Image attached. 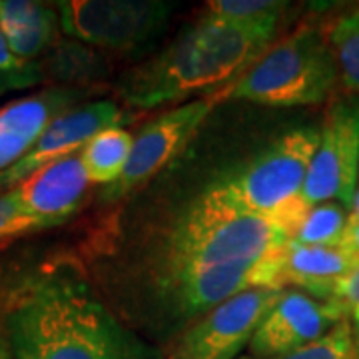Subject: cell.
I'll list each match as a JSON object with an SVG mask.
<instances>
[{"label":"cell","instance_id":"obj_1","mask_svg":"<svg viewBox=\"0 0 359 359\" xmlns=\"http://www.w3.org/2000/svg\"><path fill=\"white\" fill-rule=\"evenodd\" d=\"M14 359H122L138 339L80 283L48 280L8 313Z\"/></svg>","mask_w":359,"mask_h":359},{"label":"cell","instance_id":"obj_2","mask_svg":"<svg viewBox=\"0 0 359 359\" xmlns=\"http://www.w3.org/2000/svg\"><path fill=\"white\" fill-rule=\"evenodd\" d=\"M271 39L204 14L166 50L122 78L120 94L128 106L142 110L182 102L245 72Z\"/></svg>","mask_w":359,"mask_h":359},{"label":"cell","instance_id":"obj_3","mask_svg":"<svg viewBox=\"0 0 359 359\" xmlns=\"http://www.w3.org/2000/svg\"><path fill=\"white\" fill-rule=\"evenodd\" d=\"M290 240L273 222L242 212L205 188L168 231L166 276L257 259Z\"/></svg>","mask_w":359,"mask_h":359},{"label":"cell","instance_id":"obj_4","mask_svg":"<svg viewBox=\"0 0 359 359\" xmlns=\"http://www.w3.org/2000/svg\"><path fill=\"white\" fill-rule=\"evenodd\" d=\"M318 142V126L290 130L208 190L242 212L273 222L294 238L309 210L302 194Z\"/></svg>","mask_w":359,"mask_h":359},{"label":"cell","instance_id":"obj_5","mask_svg":"<svg viewBox=\"0 0 359 359\" xmlns=\"http://www.w3.org/2000/svg\"><path fill=\"white\" fill-rule=\"evenodd\" d=\"M339 80L325 34L304 25L273 44L231 82L224 98L294 108L325 102Z\"/></svg>","mask_w":359,"mask_h":359},{"label":"cell","instance_id":"obj_6","mask_svg":"<svg viewBox=\"0 0 359 359\" xmlns=\"http://www.w3.org/2000/svg\"><path fill=\"white\" fill-rule=\"evenodd\" d=\"M170 2L160 0H66L58 4L60 28L82 44L132 50L166 28Z\"/></svg>","mask_w":359,"mask_h":359},{"label":"cell","instance_id":"obj_7","mask_svg":"<svg viewBox=\"0 0 359 359\" xmlns=\"http://www.w3.org/2000/svg\"><path fill=\"white\" fill-rule=\"evenodd\" d=\"M359 180V102L339 100L330 106L320 126V142L309 164L304 202H337L351 210Z\"/></svg>","mask_w":359,"mask_h":359},{"label":"cell","instance_id":"obj_8","mask_svg":"<svg viewBox=\"0 0 359 359\" xmlns=\"http://www.w3.org/2000/svg\"><path fill=\"white\" fill-rule=\"evenodd\" d=\"M282 290H252L204 313L170 349L166 359H238Z\"/></svg>","mask_w":359,"mask_h":359},{"label":"cell","instance_id":"obj_9","mask_svg":"<svg viewBox=\"0 0 359 359\" xmlns=\"http://www.w3.org/2000/svg\"><path fill=\"white\" fill-rule=\"evenodd\" d=\"M216 98H200L160 114L134 138L128 164L122 176L102 192L104 202H116L140 188L146 180L158 174L168 162L186 148L205 118L214 110Z\"/></svg>","mask_w":359,"mask_h":359},{"label":"cell","instance_id":"obj_10","mask_svg":"<svg viewBox=\"0 0 359 359\" xmlns=\"http://www.w3.org/2000/svg\"><path fill=\"white\" fill-rule=\"evenodd\" d=\"M166 287L176 306L190 316L208 313L226 299L252 290H283L282 250L250 262L166 276Z\"/></svg>","mask_w":359,"mask_h":359},{"label":"cell","instance_id":"obj_11","mask_svg":"<svg viewBox=\"0 0 359 359\" xmlns=\"http://www.w3.org/2000/svg\"><path fill=\"white\" fill-rule=\"evenodd\" d=\"M341 321L347 320L334 304L316 299L299 290H282L254 332L248 346L250 358H278L304 349L330 334Z\"/></svg>","mask_w":359,"mask_h":359},{"label":"cell","instance_id":"obj_12","mask_svg":"<svg viewBox=\"0 0 359 359\" xmlns=\"http://www.w3.org/2000/svg\"><path fill=\"white\" fill-rule=\"evenodd\" d=\"M122 122L124 112L112 100H96L66 110L46 126L22 160L0 172V190L8 192L20 182H25L30 174L39 172L40 168L48 166L66 156L78 154L86 146V142L94 138L98 132L120 126Z\"/></svg>","mask_w":359,"mask_h":359},{"label":"cell","instance_id":"obj_13","mask_svg":"<svg viewBox=\"0 0 359 359\" xmlns=\"http://www.w3.org/2000/svg\"><path fill=\"white\" fill-rule=\"evenodd\" d=\"M88 184L78 152L40 168L8 192L34 230H44L72 218L82 204Z\"/></svg>","mask_w":359,"mask_h":359},{"label":"cell","instance_id":"obj_14","mask_svg":"<svg viewBox=\"0 0 359 359\" xmlns=\"http://www.w3.org/2000/svg\"><path fill=\"white\" fill-rule=\"evenodd\" d=\"M76 90L52 88L0 108V172L22 160L54 118L74 108Z\"/></svg>","mask_w":359,"mask_h":359},{"label":"cell","instance_id":"obj_15","mask_svg":"<svg viewBox=\"0 0 359 359\" xmlns=\"http://www.w3.org/2000/svg\"><path fill=\"white\" fill-rule=\"evenodd\" d=\"M359 262L346 248L306 245L290 240L282 248V283H292L316 299L327 302L337 282Z\"/></svg>","mask_w":359,"mask_h":359},{"label":"cell","instance_id":"obj_16","mask_svg":"<svg viewBox=\"0 0 359 359\" xmlns=\"http://www.w3.org/2000/svg\"><path fill=\"white\" fill-rule=\"evenodd\" d=\"M60 18L52 8L30 0H0V30L14 56L36 58L56 34Z\"/></svg>","mask_w":359,"mask_h":359},{"label":"cell","instance_id":"obj_17","mask_svg":"<svg viewBox=\"0 0 359 359\" xmlns=\"http://www.w3.org/2000/svg\"><path fill=\"white\" fill-rule=\"evenodd\" d=\"M112 65L102 54L88 48L82 42H62L52 52L44 65H30L28 84L42 78H54L58 82L86 84L98 82L110 74Z\"/></svg>","mask_w":359,"mask_h":359},{"label":"cell","instance_id":"obj_18","mask_svg":"<svg viewBox=\"0 0 359 359\" xmlns=\"http://www.w3.org/2000/svg\"><path fill=\"white\" fill-rule=\"evenodd\" d=\"M134 138L120 126H112L98 132L80 150V160L86 170L90 184L112 186L122 176L128 164Z\"/></svg>","mask_w":359,"mask_h":359},{"label":"cell","instance_id":"obj_19","mask_svg":"<svg viewBox=\"0 0 359 359\" xmlns=\"http://www.w3.org/2000/svg\"><path fill=\"white\" fill-rule=\"evenodd\" d=\"M285 6L278 0H212L205 14L242 30L273 36Z\"/></svg>","mask_w":359,"mask_h":359},{"label":"cell","instance_id":"obj_20","mask_svg":"<svg viewBox=\"0 0 359 359\" xmlns=\"http://www.w3.org/2000/svg\"><path fill=\"white\" fill-rule=\"evenodd\" d=\"M344 88L359 96V8L335 18L325 32Z\"/></svg>","mask_w":359,"mask_h":359},{"label":"cell","instance_id":"obj_21","mask_svg":"<svg viewBox=\"0 0 359 359\" xmlns=\"http://www.w3.org/2000/svg\"><path fill=\"white\" fill-rule=\"evenodd\" d=\"M347 208L337 202H323L311 205L297 226L294 238L295 242L306 245H330L341 248L347 228Z\"/></svg>","mask_w":359,"mask_h":359},{"label":"cell","instance_id":"obj_22","mask_svg":"<svg viewBox=\"0 0 359 359\" xmlns=\"http://www.w3.org/2000/svg\"><path fill=\"white\" fill-rule=\"evenodd\" d=\"M238 359H257V358H238ZM266 359H359L358 347H355V337H353V327L349 321L337 323L334 330L327 335H323L316 344L297 349L285 355Z\"/></svg>","mask_w":359,"mask_h":359},{"label":"cell","instance_id":"obj_23","mask_svg":"<svg viewBox=\"0 0 359 359\" xmlns=\"http://www.w3.org/2000/svg\"><path fill=\"white\" fill-rule=\"evenodd\" d=\"M327 302L339 309L344 320L351 318L353 323H359V262L337 282Z\"/></svg>","mask_w":359,"mask_h":359},{"label":"cell","instance_id":"obj_24","mask_svg":"<svg viewBox=\"0 0 359 359\" xmlns=\"http://www.w3.org/2000/svg\"><path fill=\"white\" fill-rule=\"evenodd\" d=\"M26 231H36L34 226L22 216L20 208L16 204L11 192L0 194V240L11 238Z\"/></svg>","mask_w":359,"mask_h":359},{"label":"cell","instance_id":"obj_25","mask_svg":"<svg viewBox=\"0 0 359 359\" xmlns=\"http://www.w3.org/2000/svg\"><path fill=\"white\" fill-rule=\"evenodd\" d=\"M25 66L26 62L18 60L13 52H11L8 44H6V39H4V34L0 30V74L11 78L14 74H18L20 70H25Z\"/></svg>","mask_w":359,"mask_h":359},{"label":"cell","instance_id":"obj_26","mask_svg":"<svg viewBox=\"0 0 359 359\" xmlns=\"http://www.w3.org/2000/svg\"><path fill=\"white\" fill-rule=\"evenodd\" d=\"M349 250L351 254H355L359 257V218L353 216L349 212V219H347V228H346V236H344V245Z\"/></svg>","mask_w":359,"mask_h":359},{"label":"cell","instance_id":"obj_27","mask_svg":"<svg viewBox=\"0 0 359 359\" xmlns=\"http://www.w3.org/2000/svg\"><path fill=\"white\" fill-rule=\"evenodd\" d=\"M122 359H160V353H158L156 349H152V347L144 346L140 341H136L134 347H132Z\"/></svg>","mask_w":359,"mask_h":359},{"label":"cell","instance_id":"obj_28","mask_svg":"<svg viewBox=\"0 0 359 359\" xmlns=\"http://www.w3.org/2000/svg\"><path fill=\"white\" fill-rule=\"evenodd\" d=\"M0 359H14L13 351H11V347L6 346L2 339H0Z\"/></svg>","mask_w":359,"mask_h":359},{"label":"cell","instance_id":"obj_29","mask_svg":"<svg viewBox=\"0 0 359 359\" xmlns=\"http://www.w3.org/2000/svg\"><path fill=\"white\" fill-rule=\"evenodd\" d=\"M353 216L359 218V190H355V196H353V204H351V210H349Z\"/></svg>","mask_w":359,"mask_h":359},{"label":"cell","instance_id":"obj_30","mask_svg":"<svg viewBox=\"0 0 359 359\" xmlns=\"http://www.w3.org/2000/svg\"><path fill=\"white\" fill-rule=\"evenodd\" d=\"M353 337H355V347H358L359 353V323H355V327H353Z\"/></svg>","mask_w":359,"mask_h":359}]
</instances>
